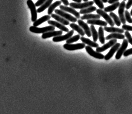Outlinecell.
I'll return each instance as SVG.
<instances>
[{
  "label": "cell",
  "instance_id": "cell-4",
  "mask_svg": "<svg viewBox=\"0 0 132 114\" xmlns=\"http://www.w3.org/2000/svg\"><path fill=\"white\" fill-rule=\"evenodd\" d=\"M94 2L93 1H87L83 3H71L70 6L74 9H82L92 6Z\"/></svg>",
  "mask_w": 132,
  "mask_h": 114
},
{
  "label": "cell",
  "instance_id": "cell-46",
  "mask_svg": "<svg viewBox=\"0 0 132 114\" xmlns=\"http://www.w3.org/2000/svg\"><path fill=\"white\" fill-rule=\"evenodd\" d=\"M123 1H126L127 0H123Z\"/></svg>",
  "mask_w": 132,
  "mask_h": 114
},
{
  "label": "cell",
  "instance_id": "cell-22",
  "mask_svg": "<svg viewBox=\"0 0 132 114\" xmlns=\"http://www.w3.org/2000/svg\"><path fill=\"white\" fill-rule=\"evenodd\" d=\"M125 36L122 34L120 33H112L107 36L106 37V39L107 40L112 39H124Z\"/></svg>",
  "mask_w": 132,
  "mask_h": 114
},
{
  "label": "cell",
  "instance_id": "cell-3",
  "mask_svg": "<svg viewBox=\"0 0 132 114\" xmlns=\"http://www.w3.org/2000/svg\"><path fill=\"white\" fill-rule=\"evenodd\" d=\"M27 6L29 8L30 10L31 13V20L32 22H34L37 20L38 14H37V11L36 9V6L35 4H34L33 1L32 0H27Z\"/></svg>",
  "mask_w": 132,
  "mask_h": 114
},
{
  "label": "cell",
  "instance_id": "cell-7",
  "mask_svg": "<svg viewBox=\"0 0 132 114\" xmlns=\"http://www.w3.org/2000/svg\"><path fill=\"white\" fill-rule=\"evenodd\" d=\"M96 11L98 14L100 15L104 19H105L106 22L109 24L110 26L114 27L115 24L114 23V22H113V20L111 18V17L106 13V12L101 9H97Z\"/></svg>",
  "mask_w": 132,
  "mask_h": 114
},
{
  "label": "cell",
  "instance_id": "cell-9",
  "mask_svg": "<svg viewBox=\"0 0 132 114\" xmlns=\"http://www.w3.org/2000/svg\"><path fill=\"white\" fill-rule=\"evenodd\" d=\"M86 50L87 52L90 56L99 59H103L104 58V56L101 53H98L97 51H95L90 46H86Z\"/></svg>",
  "mask_w": 132,
  "mask_h": 114
},
{
  "label": "cell",
  "instance_id": "cell-41",
  "mask_svg": "<svg viewBox=\"0 0 132 114\" xmlns=\"http://www.w3.org/2000/svg\"><path fill=\"white\" fill-rule=\"evenodd\" d=\"M119 0H108V3L109 4H113L117 2Z\"/></svg>",
  "mask_w": 132,
  "mask_h": 114
},
{
  "label": "cell",
  "instance_id": "cell-12",
  "mask_svg": "<svg viewBox=\"0 0 132 114\" xmlns=\"http://www.w3.org/2000/svg\"><path fill=\"white\" fill-rule=\"evenodd\" d=\"M120 46V43H117L113 46H112L108 53L106 54V55L104 56V59H105V60L107 61L111 59L115 52L117 51Z\"/></svg>",
  "mask_w": 132,
  "mask_h": 114
},
{
  "label": "cell",
  "instance_id": "cell-18",
  "mask_svg": "<svg viewBox=\"0 0 132 114\" xmlns=\"http://www.w3.org/2000/svg\"><path fill=\"white\" fill-rule=\"evenodd\" d=\"M87 24H90L91 25H98L101 26H107L108 23L106 22L101 20L100 19H91L87 21Z\"/></svg>",
  "mask_w": 132,
  "mask_h": 114
},
{
  "label": "cell",
  "instance_id": "cell-44",
  "mask_svg": "<svg viewBox=\"0 0 132 114\" xmlns=\"http://www.w3.org/2000/svg\"><path fill=\"white\" fill-rule=\"evenodd\" d=\"M130 15H131V16H132V9H131V12H130Z\"/></svg>",
  "mask_w": 132,
  "mask_h": 114
},
{
  "label": "cell",
  "instance_id": "cell-28",
  "mask_svg": "<svg viewBox=\"0 0 132 114\" xmlns=\"http://www.w3.org/2000/svg\"><path fill=\"white\" fill-rule=\"evenodd\" d=\"M97 10V8L95 6H91L88 8L82 9L80 11V14H90V13L95 12Z\"/></svg>",
  "mask_w": 132,
  "mask_h": 114
},
{
  "label": "cell",
  "instance_id": "cell-30",
  "mask_svg": "<svg viewBox=\"0 0 132 114\" xmlns=\"http://www.w3.org/2000/svg\"><path fill=\"white\" fill-rule=\"evenodd\" d=\"M109 16H110L112 18H113L114 21V23L117 26H120L121 25V22L120 18H119L118 16L114 14L113 12L110 13L109 14Z\"/></svg>",
  "mask_w": 132,
  "mask_h": 114
},
{
  "label": "cell",
  "instance_id": "cell-43",
  "mask_svg": "<svg viewBox=\"0 0 132 114\" xmlns=\"http://www.w3.org/2000/svg\"><path fill=\"white\" fill-rule=\"evenodd\" d=\"M101 1L103 3H106L108 2V0H101Z\"/></svg>",
  "mask_w": 132,
  "mask_h": 114
},
{
  "label": "cell",
  "instance_id": "cell-20",
  "mask_svg": "<svg viewBox=\"0 0 132 114\" xmlns=\"http://www.w3.org/2000/svg\"><path fill=\"white\" fill-rule=\"evenodd\" d=\"M81 41H82V43L85 44H86L88 46H90L91 47L97 48L99 46V45L96 42H94L89 39V38H86L84 37L83 36H82L80 38Z\"/></svg>",
  "mask_w": 132,
  "mask_h": 114
},
{
  "label": "cell",
  "instance_id": "cell-17",
  "mask_svg": "<svg viewBox=\"0 0 132 114\" xmlns=\"http://www.w3.org/2000/svg\"><path fill=\"white\" fill-rule=\"evenodd\" d=\"M51 17L55 19L56 21H57V22L62 24L63 25H64V26H67L70 24L69 21L66 20L64 18H63L62 16L57 15L56 14H52Z\"/></svg>",
  "mask_w": 132,
  "mask_h": 114
},
{
  "label": "cell",
  "instance_id": "cell-33",
  "mask_svg": "<svg viewBox=\"0 0 132 114\" xmlns=\"http://www.w3.org/2000/svg\"><path fill=\"white\" fill-rule=\"evenodd\" d=\"M125 20L128 23L132 24V18H131V15L127 10L125 11Z\"/></svg>",
  "mask_w": 132,
  "mask_h": 114
},
{
  "label": "cell",
  "instance_id": "cell-24",
  "mask_svg": "<svg viewBox=\"0 0 132 114\" xmlns=\"http://www.w3.org/2000/svg\"><path fill=\"white\" fill-rule=\"evenodd\" d=\"M70 27L73 30H76L79 35H81V36H84L85 35L84 30L82 29L81 27H80L78 25H77L75 23H72L70 24Z\"/></svg>",
  "mask_w": 132,
  "mask_h": 114
},
{
  "label": "cell",
  "instance_id": "cell-21",
  "mask_svg": "<svg viewBox=\"0 0 132 114\" xmlns=\"http://www.w3.org/2000/svg\"><path fill=\"white\" fill-rule=\"evenodd\" d=\"M104 30L108 33H120L122 34L124 33V30L122 29L118 28H115L114 27H107L105 26L104 28Z\"/></svg>",
  "mask_w": 132,
  "mask_h": 114
},
{
  "label": "cell",
  "instance_id": "cell-39",
  "mask_svg": "<svg viewBox=\"0 0 132 114\" xmlns=\"http://www.w3.org/2000/svg\"><path fill=\"white\" fill-rule=\"evenodd\" d=\"M132 6V0H128V2L125 5V8H126L127 10L130 8Z\"/></svg>",
  "mask_w": 132,
  "mask_h": 114
},
{
  "label": "cell",
  "instance_id": "cell-10",
  "mask_svg": "<svg viewBox=\"0 0 132 114\" xmlns=\"http://www.w3.org/2000/svg\"><path fill=\"white\" fill-rule=\"evenodd\" d=\"M117 43V40L116 39H112L110 40L109 42L106 43V44H104L103 46L96 48V51L98 53H101L104 51L109 48L112 47V46H113Z\"/></svg>",
  "mask_w": 132,
  "mask_h": 114
},
{
  "label": "cell",
  "instance_id": "cell-27",
  "mask_svg": "<svg viewBox=\"0 0 132 114\" xmlns=\"http://www.w3.org/2000/svg\"><path fill=\"white\" fill-rule=\"evenodd\" d=\"M61 4H62V1H58L51 5L48 9V15H51L52 14L53 12H54V9H55V8L58 7V6H60Z\"/></svg>",
  "mask_w": 132,
  "mask_h": 114
},
{
  "label": "cell",
  "instance_id": "cell-34",
  "mask_svg": "<svg viewBox=\"0 0 132 114\" xmlns=\"http://www.w3.org/2000/svg\"><path fill=\"white\" fill-rule=\"evenodd\" d=\"M93 2L96 4L101 9H104V6L103 3L101 1V0H93Z\"/></svg>",
  "mask_w": 132,
  "mask_h": 114
},
{
  "label": "cell",
  "instance_id": "cell-36",
  "mask_svg": "<svg viewBox=\"0 0 132 114\" xmlns=\"http://www.w3.org/2000/svg\"><path fill=\"white\" fill-rule=\"evenodd\" d=\"M122 29L124 30H126L127 31H132V26H129V25L123 24L122 26Z\"/></svg>",
  "mask_w": 132,
  "mask_h": 114
},
{
  "label": "cell",
  "instance_id": "cell-35",
  "mask_svg": "<svg viewBox=\"0 0 132 114\" xmlns=\"http://www.w3.org/2000/svg\"><path fill=\"white\" fill-rule=\"evenodd\" d=\"M125 36L127 38L128 43H130V44L132 45V37L128 31H126L125 32Z\"/></svg>",
  "mask_w": 132,
  "mask_h": 114
},
{
  "label": "cell",
  "instance_id": "cell-16",
  "mask_svg": "<svg viewBox=\"0 0 132 114\" xmlns=\"http://www.w3.org/2000/svg\"><path fill=\"white\" fill-rule=\"evenodd\" d=\"M48 24L49 25L53 26L54 27H57V28H59L61 30L66 32H69V30L68 28H67L64 25H63L62 24L59 23L58 22L54 21V20H48Z\"/></svg>",
  "mask_w": 132,
  "mask_h": 114
},
{
  "label": "cell",
  "instance_id": "cell-14",
  "mask_svg": "<svg viewBox=\"0 0 132 114\" xmlns=\"http://www.w3.org/2000/svg\"><path fill=\"white\" fill-rule=\"evenodd\" d=\"M63 34L62 30H57V31H51V32H48L46 33L43 34L42 35V38L43 39H46L52 37H56V36H59L62 35Z\"/></svg>",
  "mask_w": 132,
  "mask_h": 114
},
{
  "label": "cell",
  "instance_id": "cell-45",
  "mask_svg": "<svg viewBox=\"0 0 132 114\" xmlns=\"http://www.w3.org/2000/svg\"><path fill=\"white\" fill-rule=\"evenodd\" d=\"M88 1V0H83V1H84V2H87V1Z\"/></svg>",
  "mask_w": 132,
  "mask_h": 114
},
{
  "label": "cell",
  "instance_id": "cell-11",
  "mask_svg": "<svg viewBox=\"0 0 132 114\" xmlns=\"http://www.w3.org/2000/svg\"><path fill=\"white\" fill-rule=\"evenodd\" d=\"M74 33V30H72L70 32H69L67 34L63 36H59L54 37L53 38V41L54 42H61L62 41H65L68 39L72 37Z\"/></svg>",
  "mask_w": 132,
  "mask_h": 114
},
{
  "label": "cell",
  "instance_id": "cell-37",
  "mask_svg": "<svg viewBox=\"0 0 132 114\" xmlns=\"http://www.w3.org/2000/svg\"><path fill=\"white\" fill-rule=\"evenodd\" d=\"M123 54L125 57H128V56L132 54V48L126 50Z\"/></svg>",
  "mask_w": 132,
  "mask_h": 114
},
{
  "label": "cell",
  "instance_id": "cell-8",
  "mask_svg": "<svg viewBox=\"0 0 132 114\" xmlns=\"http://www.w3.org/2000/svg\"><path fill=\"white\" fill-rule=\"evenodd\" d=\"M125 1H122L120 4V6H119L118 14L119 16V18L121 22L123 24H125L126 23V20H125Z\"/></svg>",
  "mask_w": 132,
  "mask_h": 114
},
{
  "label": "cell",
  "instance_id": "cell-2",
  "mask_svg": "<svg viewBox=\"0 0 132 114\" xmlns=\"http://www.w3.org/2000/svg\"><path fill=\"white\" fill-rule=\"evenodd\" d=\"M54 12L56 14L62 16L69 22H72V23H75L77 22V18H76L74 17L70 14L65 12L62 10L56 9L54 11Z\"/></svg>",
  "mask_w": 132,
  "mask_h": 114
},
{
  "label": "cell",
  "instance_id": "cell-31",
  "mask_svg": "<svg viewBox=\"0 0 132 114\" xmlns=\"http://www.w3.org/2000/svg\"><path fill=\"white\" fill-rule=\"evenodd\" d=\"M90 29L91 31V35H92L93 42H96L98 40V33L97 32V30L96 29L94 25H91L90 26Z\"/></svg>",
  "mask_w": 132,
  "mask_h": 114
},
{
  "label": "cell",
  "instance_id": "cell-40",
  "mask_svg": "<svg viewBox=\"0 0 132 114\" xmlns=\"http://www.w3.org/2000/svg\"><path fill=\"white\" fill-rule=\"evenodd\" d=\"M61 1L65 6H68L70 4L68 0H61Z\"/></svg>",
  "mask_w": 132,
  "mask_h": 114
},
{
  "label": "cell",
  "instance_id": "cell-38",
  "mask_svg": "<svg viewBox=\"0 0 132 114\" xmlns=\"http://www.w3.org/2000/svg\"><path fill=\"white\" fill-rule=\"evenodd\" d=\"M47 0H38L35 4L36 7H38L40 6H41Z\"/></svg>",
  "mask_w": 132,
  "mask_h": 114
},
{
  "label": "cell",
  "instance_id": "cell-25",
  "mask_svg": "<svg viewBox=\"0 0 132 114\" xmlns=\"http://www.w3.org/2000/svg\"><path fill=\"white\" fill-rule=\"evenodd\" d=\"M53 0H47L40 7H39L37 10V12L40 13L42 12L43 11H44L47 8L49 7L51 5V3L52 2Z\"/></svg>",
  "mask_w": 132,
  "mask_h": 114
},
{
  "label": "cell",
  "instance_id": "cell-1",
  "mask_svg": "<svg viewBox=\"0 0 132 114\" xmlns=\"http://www.w3.org/2000/svg\"><path fill=\"white\" fill-rule=\"evenodd\" d=\"M55 29L54 26L51 25L43 28H38L34 26H31L30 28V31L35 34H44L48 32L54 31Z\"/></svg>",
  "mask_w": 132,
  "mask_h": 114
},
{
  "label": "cell",
  "instance_id": "cell-32",
  "mask_svg": "<svg viewBox=\"0 0 132 114\" xmlns=\"http://www.w3.org/2000/svg\"><path fill=\"white\" fill-rule=\"evenodd\" d=\"M80 38V35L78 34V35L74 36L73 37H71L69 39L66 40V43L68 44H71L72 43H74V42H76L77 41H78Z\"/></svg>",
  "mask_w": 132,
  "mask_h": 114
},
{
  "label": "cell",
  "instance_id": "cell-29",
  "mask_svg": "<svg viewBox=\"0 0 132 114\" xmlns=\"http://www.w3.org/2000/svg\"><path fill=\"white\" fill-rule=\"evenodd\" d=\"M98 36L99 42L101 44H104L105 43V38L104 36V29L102 26H100L98 28Z\"/></svg>",
  "mask_w": 132,
  "mask_h": 114
},
{
  "label": "cell",
  "instance_id": "cell-42",
  "mask_svg": "<svg viewBox=\"0 0 132 114\" xmlns=\"http://www.w3.org/2000/svg\"><path fill=\"white\" fill-rule=\"evenodd\" d=\"M72 1H73L74 2L77 3H81L82 1V0H72Z\"/></svg>",
  "mask_w": 132,
  "mask_h": 114
},
{
  "label": "cell",
  "instance_id": "cell-26",
  "mask_svg": "<svg viewBox=\"0 0 132 114\" xmlns=\"http://www.w3.org/2000/svg\"><path fill=\"white\" fill-rule=\"evenodd\" d=\"M120 3L119 2L115 3L110 6H108L106 8H104V11L106 12H112L115 10L120 6Z\"/></svg>",
  "mask_w": 132,
  "mask_h": 114
},
{
  "label": "cell",
  "instance_id": "cell-5",
  "mask_svg": "<svg viewBox=\"0 0 132 114\" xmlns=\"http://www.w3.org/2000/svg\"><path fill=\"white\" fill-rule=\"evenodd\" d=\"M86 45L84 43H78L76 44H64L63 46L64 49L68 51H75L77 50L82 49L85 47Z\"/></svg>",
  "mask_w": 132,
  "mask_h": 114
},
{
  "label": "cell",
  "instance_id": "cell-13",
  "mask_svg": "<svg viewBox=\"0 0 132 114\" xmlns=\"http://www.w3.org/2000/svg\"><path fill=\"white\" fill-rule=\"evenodd\" d=\"M59 8H60L61 10L63 11L64 12H67L72 14L73 15L75 16V18H76L77 19H79L80 18V13L76 11L75 9H74V8L72 7H69L67 6L60 5L59 6Z\"/></svg>",
  "mask_w": 132,
  "mask_h": 114
},
{
  "label": "cell",
  "instance_id": "cell-15",
  "mask_svg": "<svg viewBox=\"0 0 132 114\" xmlns=\"http://www.w3.org/2000/svg\"><path fill=\"white\" fill-rule=\"evenodd\" d=\"M78 22L79 26L81 27L84 30V32L85 34H86L88 37H90L92 35H91L90 29L89 26H88V24L84 22L81 19H79L78 20Z\"/></svg>",
  "mask_w": 132,
  "mask_h": 114
},
{
  "label": "cell",
  "instance_id": "cell-6",
  "mask_svg": "<svg viewBox=\"0 0 132 114\" xmlns=\"http://www.w3.org/2000/svg\"><path fill=\"white\" fill-rule=\"evenodd\" d=\"M128 42L127 39H123V42L122 43V45L121 46L120 48H119L117 50L116 54L115 56V59L117 60L120 59L122 55H123V53L126 51V49L128 47Z\"/></svg>",
  "mask_w": 132,
  "mask_h": 114
},
{
  "label": "cell",
  "instance_id": "cell-19",
  "mask_svg": "<svg viewBox=\"0 0 132 114\" xmlns=\"http://www.w3.org/2000/svg\"><path fill=\"white\" fill-rule=\"evenodd\" d=\"M51 16L49 15L43 16V17H41L40 18L37 19L35 22H34L33 24V26L37 27L41 24H42L43 23H44L45 22L49 20L51 18Z\"/></svg>",
  "mask_w": 132,
  "mask_h": 114
},
{
  "label": "cell",
  "instance_id": "cell-23",
  "mask_svg": "<svg viewBox=\"0 0 132 114\" xmlns=\"http://www.w3.org/2000/svg\"><path fill=\"white\" fill-rule=\"evenodd\" d=\"M101 16L98 14H86L80 17L82 20H91V19H99L101 18Z\"/></svg>",
  "mask_w": 132,
  "mask_h": 114
}]
</instances>
